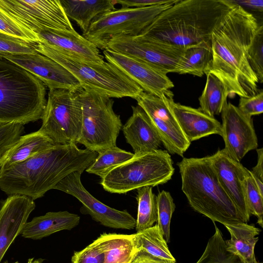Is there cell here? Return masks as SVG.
I'll return each mask as SVG.
<instances>
[{
    "instance_id": "30",
    "label": "cell",
    "mask_w": 263,
    "mask_h": 263,
    "mask_svg": "<svg viewBox=\"0 0 263 263\" xmlns=\"http://www.w3.org/2000/svg\"><path fill=\"white\" fill-rule=\"evenodd\" d=\"M135 236L138 249H142L161 259L176 261L157 224L137 232Z\"/></svg>"
},
{
    "instance_id": "37",
    "label": "cell",
    "mask_w": 263,
    "mask_h": 263,
    "mask_svg": "<svg viewBox=\"0 0 263 263\" xmlns=\"http://www.w3.org/2000/svg\"><path fill=\"white\" fill-rule=\"evenodd\" d=\"M247 202L249 212L257 218V223L263 227V196L259 192L250 174L244 181Z\"/></svg>"
},
{
    "instance_id": "46",
    "label": "cell",
    "mask_w": 263,
    "mask_h": 263,
    "mask_svg": "<svg viewBox=\"0 0 263 263\" xmlns=\"http://www.w3.org/2000/svg\"><path fill=\"white\" fill-rule=\"evenodd\" d=\"M33 259H34L33 258H29L28 260L27 263H36V261H37V259H35V260H34ZM13 263H19V262L18 261H16Z\"/></svg>"
},
{
    "instance_id": "40",
    "label": "cell",
    "mask_w": 263,
    "mask_h": 263,
    "mask_svg": "<svg viewBox=\"0 0 263 263\" xmlns=\"http://www.w3.org/2000/svg\"><path fill=\"white\" fill-rule=\"evenodd\" d=\"M0 31L31 43L39 42L35 36L21 28L1 10Z\"/></svg>"
},
{
    "instance_id": "3",
    "label": "cell",
    "mask_w": 263,
    "mask_h": 263,
    "mask_svg": "<svg viewBox=\"0 0 263 263\" xmlns=\"http://www.w3.org/2000/svg\"><path fill=\"white\" fill-rule=\"evenodd\" d=\"M232 6L228 0H178L158 15L138 36L184 48L209 42Z\"/></svg>"
},
{
    "instance_id": "21",
    "label": "cell",
    "mask_w": 263,
    "mask_h": 263,
    "mask_svg": "<svg viewBox=\"0 0 263 263\" xmlns=\"http://www.w3.org/2000/svg\"><path fill=\"white\" fill-rule=\"evenodd\" d=\"M165 100L187 140L191 142L211 135L222 136L221 124L214 117L194 108L174 102L173 98Z\"/></svg>"
},
{
    "instance_id": "36",
    "label": "cell",
    "mask_w": 263,
    "mask_h": 263,
    "mask_svg": "<svg viewBox=\"0 0 263 263\" xmlns=\"http://www.w3.org/2000/svg\"><path fill=\"white\" fill-rule=\"evenodd\" d=\"M24 130V125L21 124H0V165L10 149L22 136Z\"/></svg>"
},
{
    "instance_id": "44",
    "label": "cell",
    "mask_w": 263,
    "mask_h": 263,
    "mask_svg": "<svg viewBox=\"0 0 263 263\" xmlns=\"http://www.w3.org/2000/svg\"><path fill=\"white\" fill-rule=\"evenodd\" d=\"M235 5H238L243 8H246L251 10L262 13L263 11V1L262 0H241V1H230Z\"/></svg>"
},
{
    "instance_id": "45",
    "label": "cell",
    "mask_w": 263,
    "mask_h": 263,
    "mask_svg": "<svg viewBox=\"0 0 263 263\" xmlns=\"http://www.w3.org/2000/svg\"><path fill=\"white\" fill-rule=\"evenodd\" d=\"M257 162L256 165L250 171L251 175L263 181V148L256 149Z\"/></svg>"
},
{
    "instance_id": "17",
    "label": "cell",
    "mask_w": 263,
    "mask_h": 263,
    "mask_svg": "<svg viewBox=\"0 0 263 263\" xmlns=\"http://www.w3.org/2000/svg\"><path fill=\"white\" fill-rule=\"evenodd\" d=\"M210 159L221 186L235 205L243 221L247 223L251 214L244 181L250 175V171L230 157L224 149L218 150Z\"/></svg>"
},
{
    "instance_id": "29",
    "label": "cell",
    "mask_w": 263,
    "mask_h": 263,
    "mask_svg": "<svg viewBox=\"0 0 263 263\" xmlns=\"http://www.w3.org/2000/svg\"><path fill=\"white\" fill-rule=\"evenodd\" d=\"M212 59L211 41L186 47L179 74L202 77L208 72Z\"/></svg>"
},
{
    "instance_id": "20",
    "label": "cell",
    "mask_w": 263,
    "mask_h": 263,
    "mask_svg": "<svg viewBox=\"0 0 263 263\" xmlns=\"http://www.w3.org/2000/svg\"><path fill=\"white\" fill-rule=\"evenodd\" d=\"M36 36L38 43L81 60L92 63H101L104 61L99 49L75 30L48 29L37 33Z\"/></svg>"
},
{
    "instance_id": "4",
    "label": "cell",
    "mask_w": 263,
    "mask_h": 263,
    "mask_svg": "<svg viewBox=\"0 0 263 263\" xmlns=\"http://www.w3.org/2000/svg\"><path fill=\"white\" fill-rule=\"evenodd\" d=\"M177 165L181 190L194 211L224 226L244 222L221 186L210 156L183 158Z\"/></svg>"
},
{
    "instance_id": "8",
    "label": "cell",
    "mask_w": 263,
    "mask_h": 263,
    "mask_svg": "<svg viewBox=\"0 0 263 263\" xmlns=\"http://www.w3.org/2000/svg\"><path fill=\"white\" fill-rule=\"evenodd\" d=\"M77 90L82 110L78 143L96 153L116 146L123 125L120 116L114 110L113 100L82 87Z\"/></svg>"
},
{
    "instance_id": "43",
    "label": "cell",
    "mask_w": 263,
    "mask_h": 263,
    "mask_svg": "<svg viewBox=\"0 0 263 263\" xmlns=\"http://www.w3.org/2000/svg\"><path fill=\"white\" fill-rule=\"evenodd\" d=\"M130 263H176L154 256L142 249H138Z\"/></svg>"
},
{
    "instance_id": "48",
    "label": "cell",
    "mask_w": 263,
    "mask_h": 263,
    "mask_svg": "<svg viewBox=\"0 0 263 263\" xmlns=\"http://www.w3.org/2000/svg\"><path fill=\"white\" fill-rule=\"evenodd\" d=\"M4 263H8L7 261H5Z\"/></svg>"
},
{
    "instance_id": "6",
    "label": "cell",
    "mask_w": 263,
    "mask_h": 263,
    "mask_svg": "<svg viewBox=\"0 0 263 263\" xmlns=\"http://www.w3.org/2000/svg\"><path fill=\"white\" fill-rule=\"evenodd\" d=\"M36 51L56 61L80 82L81 87L110 98L135 99L143 90L117 67L109 62L92 63L74 58L41 43Z\"/></svg>"
},
{
    "instance_id": "7",
    "label": "cell",
    "mask_w": 263,
    "mask_h": 263,
    "mask_svg": "<svg viewBox=\"0 0 263 263\" xmlns=\"http://www.w3.org/2000/svg\"><path fill=\"white\" fill-rule=\"evenodd\" d=\"M166 150L157 149L135 154L110 171L100 182L110 193L125 194L142 187H154L168 182L175 171Z\"/></svg>"
},
{
    "instance_id": "1",
    "label": "cell",
    "mask_w": 263,
    "mask_h": 263,
    "mask_svg": "<svg viewBox=\"0 0 263 263\" xmlns=\"http://www.w3.org/2000/svg\"><path fill=\"white\" fill-rule=\"evenodd\" d=\"M258 26L252 13L233 4L212 33L213 59L206 74L210 72L217 77L226 86L229 97L236 95L250 97L259 91L258 79L247 57L248 48Z\"/></svg>"
},
{
    "instance_id": "15",
    "label": "cell",
    "mask_w": 263,
    "mask_h": 263,
    "mask_svg": "<svg viewBox=\"0 0 263 263\" xmlns=\"http://www.w3.org/2000/svg\"><path fill=\"white\" fill-rule=\"evenodd\" d=\"M221 114L223 149L230 157L240 162L249 151L258 147L252 118L230 102L225 104Z\"/></svg>"
},
{
    "instance_id": "16",
    "label": "cell",
    "mask_w": 263,
    "mask_h": 263,
    "mask_svg": "<svg viewBox=\"0 0 263 263\" xmlns=\"http://www.w3.org/2000/svg\"><path fill=\"white\" fill-rule=\"evenodd\" d=\"M104 58L136 83L143 91L162 98L173 97L170 89L174 84L166 74L139 59L109 49L103 50Z\"/></svg>"
},
{
    "instance_id": "25",
    "label": "cell",
    "mask_w": 263,
    "mask_h": 263,
    "mask_svg": "<svg viewBox=\"0 0 263 263\" xmlns=\"http://www.w3.org/2000/svg\"><path fill=\"white\" fill-rule=\"evenodd\" d=\"M67 17L87 32L91 23L99 16L116 9L114 0H60Z\"/></svg>"
},
{
    "instance_id": "11",
    "label": "cell",
    "mask_w": 263,
    "mask_h": 263,
    "mask_svg": "<svg viewBox=\"0 0 263 263\" xmlns=\"http://www.w3.org/2000/svg\"><path fill=\"white\" fill-rule=\"evenodd\" d=\"M0 10L35 36L48 29L74 30L60 0H0Z\"/></svg>"
},
{
    "instance_id": "27",
    "label": "cell",
    "mask_w": 263,
    "mask_h": 263,
    "mask_svg": "<svg viewBox=\"0 0 263 263\" xmlns=\"http://www.w3.org/2000/svg\"><path fill=\"white\" fill-rule=\"evenodd\" d=\"M55 145L39 130L22 135L7 154L0 168L25 161Z\"/></svg>"
},
{
    "instance_id": "42",
    "label": "cell",
    "mask_w": 263,
    "mask_h": 263,
    "mask_svg": "<svg viewBox=\"0 0 263 263\" xmlns=\"http://www.w3.org/2000/svg\"><path fill=\"white\" fill-rule=\"evenodd\" d=\"M178 0H116V4L122 8H143L149 6L175 3Z\"/></svg>"
},
{
    "instance_id": "14",
    "label": "cell",
    "mask_w": 263,
    "mask_h": 263,
    "mask_svg": "<svg viewBox=\"0 0 263 263\" xmlns=\"http://www.w3.org/2000/svg\"><path fill=\"white\" fill-rule=\"evenodd\" d=\"M135 99L149 117L168 153L183 157L191 142L182 133L164 96L160 98L143 91Z\"/></svg>"
},
{
    "instance_id": "10",
    "label": "cell",
    "mask_w": 263,
    "mask_h": 263,
    "mask_svg": "<svg viewBox=\"0 0 263 263\" xmlns=\"http://www.w3.org/2000/svg\"><path fill=\"white\" fill-rule=\"evenodd\" d=\"M174 4L116 9L96 18L82 36L99 49L105 50L114 38L139 35L158 15Z\"/></svg>"
},
{
    "instance_id": "5",
    "label": "cell",
    "mask_w": 263,
    "mask_h": 263,
    "mask_svg": "<svg viewBox=\"0 0 263 263\" xmlns=\"http://www.w3.org/2000/svg\"><path fill=\"white\" fill-rule=\"evenodd\" d=\"M46 95L43 82L0 55V124L24 125L41 119Z\"/></svg>"
},
{
    "instance_id": "33",
    "label": "cell",
    "mask_w": 263,
    "mask_h": 263,
    "mask_svg": "<svg viewBox=\"0 0 263 263\" xmlns=\"http://www.w3.org/2000/svg\"><path fill=\"white\" fill-rule=\"evenodd\" d=\"M196 263H243L226 248L225 240L219 229L215 224V232L209 239L205 249Z\"/></svg>"
},
{
    "instance_id": "26",
    "label": "cell",
    "mask_w": 263,
    "mask_h": 263,
    "mask_svg": "<svg viewBox=\"0 0 263 263\" xmlns=\"http://www.w3.org/2000/svg\"><path fill=\"white\" fill-rule=\"evenodd\" d=\"M96 240L104 253V263H130L138 251L135 234L103 233Z\"/></svg>"
},
{
    "instance_id": "28",
    "label": "cell",
    "mask_w": 263,
    "mask_h": 263,
    "mask_svg": "<svg viewBox=\"0 0 263 263\" xmlns=\"http://www.w3.org/2000/svg\"><path fill=\"white\" fill-rule=\"evenodd\" d=\"M204 89L199 98L200 110L212 117L221 114L229 95L224 84L212 73H208Z\"/></svg>"
},
{
    "instance_id": "39",
    "label": "cell",
    "mask_w": 263,
    "mask_h": 263,
    "mask_svg": "<svg viewBox=\"0 0 263 263\" xmlns=\"http://www.w3.org/2000/svg\"><path fill=\"white\" fill-rule=\"evenodd\" d=\"M104 254L97 240L80 251H75L71 263H104Z\"/></svg>"
},
{
    "instance_id": "18",
    "label": "cell",
    "mask_w": 263,
    "mask_h": 263,
    "mask_svg": "<svg viewBox=\"0 0 263 263\" xmlns=\"http://www.w3.org/2000/svg\"><path fill=\"white\" fill-rule=\"evenodd\" d=\"M0 55L34 75L49 89L76 90L81 87L78 80L67 69L39 52Z\"/></svg>"
},
{
    "instance_id": "2",
    "label": "cell",
    "mask_w": 263,
    "mask_h": 263,
    "mask_svg": "<svg viewBox=\"0 0 263 263\" xmlns=\"http://www.w3.org/2000/svg\"><path fill=\"white\" fill-rule=\"evenodd\" d=\"M97 153L75 143L55 145L22 162L0 168V189L6 194L43 197L69 174L82 173L95 160Z\"/></svg>"
},
{
    "instance_id": "13",
    "label": "cell",
    "mask_w": 263,
    "mask_h": 263,
    "mask_svg": "<svg viewBox=\"0 0 263 263\" xmlns=\"http://www.w3.org/2000/svg\"><path fill=\"white\" fill-rule=\"evenodd\" d=\"M80 171L73 172L54 187L76 198L82 204L81 212L89 215L95 221L103 226L126 230L135 228L136 220L126 210L120 211L109 207L95 198L84 187Z\"/></svg>"
},
{
    "instance_id": "23",
    "label": "cell",
    "mask_w": 263,
    "mask_h": 263,
    "mask_svg": "<svg viewBox=\"0 0 263 263\" xmlns=\"http://www.w3.org/2000/svg\"><path fill=\"white\" fill-rule=\"evenodd\" d=\"M80 221L78 215L66 211L50 212L27 222L20 235L25 238L41 239L59 231L70 230Z\"/></svg>"
},
{
    "instance_id": "9",
    "label": "cell",
    "mask_w": 263,
    "mask_h": 263,
    "mask_svg": "<svg viewBox=\"0 0 263 263\" xmlns=\"http://www.w3.org/2000/svg\"><path fill=\"white\" fill-rule=\"evenodd\" d=\"M77 90L49 89L38 130L55 145L78 143L82 110Z\"/></svg>"
},
{
    "instance_id": "24",
    "label": "cell",
    "mask_w": 263,
    "mask_h": 263,
    "mask_svg": "<svg viewBox=\"0 0 263 263\" xmlns=\"http://www.w3.org/2000/svg\"><path fill=\"white\" fill-rule=\"evenodd\" d=\"M230 239L225 240L227 250L237 256L243 263H259L254 249L260 229L246 222L226 224Z\"/></svg>"
},
{
    "instance_id": "12",
    "label": "cell",
    "mask_w": 263,
    "mask_h": 263,
    "mask_svg": "<svg viewBox=\"0 0 263 263\" xmlns=\"http://www.w3.org/2000/svg\"><path fill=\"white\" fill-rule=\"evenodd\" d=\"M185 49L145 40L137 35L114 38L105 49L141 60L166 74H179Z\"/></svg>"
},
{
    "instance_id": "32",
    "label": "cell",
    "mask_w": 263,
    "mask_h": 263,
    "mask_svg": "<svg viewBox=\"0 0 263 263\" xmlns=\"http://www.w3.org/2000/svg\"><path fill=\"white\" fill-rule=\"evenodd\" d=\"M93 162L85 170L103 178L110 171L132 159L134 154L122 149L117 146L102 150L97 153Z\"/></svg>"
},
{
    "instance_id": "34",
    "label": "cell",
    "mask_w": 263,
    "mask_h": 263,
    "mask_svg": "<svg viewBox=\"0 0 263 263\" xmlns=\"http://www.w3.org/2000/svg\"><path fill=\"white\" fill-rule=\"evenodd\" d=\"M157 224L167 243L170 242V223L175 209L174 200L170 192L162 191L156 196Z\"/></svg>"
},
{
    "instance_id": "22",
    "label": "cell",
    "mask_w": 263,
    "mask_h": 263,
    "mask_svg": "<svg viewBox=\"0 0 263 263\" xmlns=\"http://www.w3.org/2000/svg\"><path fill=\"white\" fill-rule=\"evenodd\" d=\"M132 108V115L122 127L126 142L135 154L158 149L162 142L149 117L139 106Z\"/></svg>"
},
{
    "instance_id": "35",
    "label": "cell",
    "mask_w": 263,
    "mask_h": 263,
    "mask_svg": "<svg viewBox=\"0 0 263 263\" xmlns=\"http://www.w3.org/2000/svg\"><path fill=\"white\" fill-rule=\"evenodd\" d=\"M263 26L259 25L248 48L247 57L258 82H263Z\"/></svg>"
},
{
    "instance_id": "41",
    "label": "cell",
    "mask_w": 263,
    "mask_h": 263,
    "mask_svg": "<svg viewBox=\"0 0 263 263\" xmlns=\"http://www.w3.org/2000/svg\"><path fill=\"white\" fill-rule=\"evenodd\" d=\"M238 108L244 114L252 117L263 112V91L250 97H240Z\"/></svg>"
},
{
    "instance_id": "19",
    "label": "cell",
    "mask_w": 263,
    "mask_h": 263,
    "mask_svg": "<svg viewBox=\"0 0 263 263\" xmlns=\"http://www.w3.org/2000/svg\"><path fill=\"white\" fill-rule=\"evenodd\" d=\"M35 208L34 200L23 195H10L0 206V263L21 233Z\"/></svg>"
},
{
    "instance_id": "31",
    "label": "cell",
    "mask_w": 263,
    "mask_h": 263,
    "mask_svg": "<svg viewBox=\"0 0 263 263\" xmlns=\"http://www.w3.org/2000/svg\"><path fill=\"white\" fill-rule=\"evenodd\" d=\"M137 190L138 212L135 228L139 232L153 226L157 222L158 214L156 196L153 192L152 187L146 186Z\"/></svg>"
},
{
    "instance_id": "38",
    "label": "cell",
    "mask_w": 263,
    "mask_h": 263,
    "mask_svg": "<svg viewBox=\"0 0 263 263\" xmlns=\"http://www.w3.org/2000/svg\"><path fill=\"white\" fill-rule=\"evenodd\" d=\"M35 45L0 31V55L35 53Z\"/></svg>"
},
{
    "instance_id": "47",
    "label": "cell",
    "mask_w": 263,
    "mask_h": 263,
    "mask_svg": "<svg viewBox=\"0 0 263 263\" xmlns=\"http://www.w3.org/2000/svg\"><path fill=\"white\" fill-rule=\"evenodd\" d=\"M43 261H44V259H43L42 258H39V259H37V261H36V263H43Z\"/></svg>"
}]
</instances>
